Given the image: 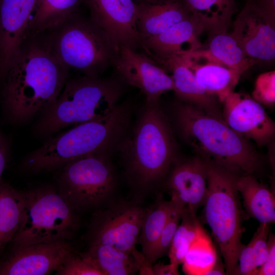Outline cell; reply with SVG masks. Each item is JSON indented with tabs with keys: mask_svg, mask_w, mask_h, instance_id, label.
I'll return each instance as SVG.
<instances>
[{
	"mask_svg": "<svg viewBox=\"0 0 275 275\" xmlns=\"http://www.w3.org/2000/svg\"><path fill=\"white\" fill-rule=\"evenodd\" d=\"M69 71L44 32L26 38L0 84L2 108L8 120L26 123L50 106L62 91Z\"/></svg>",
	"mask_w": 275,
	"mask_h": 275,
	"instance_id": "cell-1",
	"label": "cell"
},
{
	"mask_svg": "<svg viewBox=\"0 0 275 275\" xmlns=\"http://www.w3.org/2000/svg\"><path fill=\"white\" fill-rule=\"evenodd\" d=\"M131 189L141 196L162 185L178 146L159 101H146L119 150Z\"/></svg>",
	"mask_w": 275,
	"mask_h": 275,
	"instance_id": "cell-2",
	"label": "cell"
},
{
	"mask_svg": "<svg viewBox=\"0 0 275 275\" xmlns=\"http://www.w3.org/2000/svg\"><path fill=\"white\" fill-rule=\"evenodd\" d=\"M172 109L178 133L198 156L239 175L261 170L263 159L251 141L224 120L177 99Z\"/></svg>",
	"mask_w": 275,
	"mask_h": 275,
	"instance_id": "cell-3",
	"label": "cell"
},
{
	"mask_svg": "<svg viewBox=\"0 0 275 275\" xmlns=\"http://www.w3.org/2000/svg\"><path fill=\"white\" fill-rule=\"evenodd\" d=\"M132 111L129 102L124 101L101 118L48 139L24 158L21 168L34 174L50 172L90 154H113L119 150L129 130Z\"/></svg>",
	"mask_w": 275,
	"mask_h": 275,
	"instance_id": "cell-4",
	"label": "cell"
},
{
	"mask_svg": "<svg viewBox=\"0 0 275 275\" xmlns=\"http://www.w3.org/2000/svg\"><path fill=\"white\" fill-rule=\"evenodd\" d=\"M125 84L116 72L108 78L68 79L57 99L41 113L35 133L49 135L107 115L118 104Z\"/></svg>",
	"mask_w": 275,
	"mask_h": 275,
	"instance_id": "cell-5",
	"label": "cell"
},
{
	"mask_svg": "<svg viewBox=\"0 0 275 275\" xmlns=\"http://www.w3.org/2000/svg\"><path fill=\"white\" fill-rule=\"evenodd\" d=\"M58 59L69 69L98 77L113 65L119 54L109 35L78 11L44 32Z\"/></svg>",
	"mask_w": 275,
	"mask_h": 275,
	"instance_id": "cell-6",
	"label": "cell"
},
{
	"mask_svg": "<svg viewBox=\"0 0 275 275\" xmlns=\"http://www.w3.org/2000/svg\"><path fill=\"white\" fill-rule=\"evenodd\" d=\"M21 207L12 247L69 241L78 229L79 212L51 185L21 191Z\"/></svg>",
	"mask_w": 275,
	"mask_h": 275,
	"instance_id": "cell-7",
	"label": "cell"
},
{
	"mask_svg": "<svg viewBox=\"0 0 275 275\" xmlns=\"http://www.w3.org/2000/svg\"><path fill=\"white\" fill-rule=\"evenodd\" d=\"M204 160L207 186L205 220L223 258L226 274H234L243 232L242 211L236 188L239 175Z\"/></svg>",
	"mask_w": 275,
	"mask_h": 275,
	"instance_id": "cell-8",
	"label": "cell"
},
{
	"mask_svg": "<svg viewBox=\"0 0 275 275\" xmlns=\"http://www.w3.org/2000/svg\"><path fill=\"white\" fill-rule=\"evenodd\" d=\"M111 156L93 153L56 171L58 190L78 212L96 211L114 200L118 178Z\"/></svg>",
	"mask_w": 275,
	"mask_h": 275,
	"instance_id": "cell-9",
	"label": "cell"
},
{
	"mask_svg": "<svg viewBox=\"0 0 275 275\" xmlns=\"http://www.w3.org/2000/svg\"><path fill=\"white\" fill-rule=\"evenodd\" d=\"M146 211L136 202L114 200L96 210L87 233L88 246L108 245L139 254L135 245Z\"/></svg>",
	"mask_w": 275,
	"mask_h": 275,
	"instance_id": "cell-10",
	"label": "cell"
},
{
	"mask_svg": "<svg viewBox=\"0 0 275 275\" xmlns=\"http://www.w3.org/2000/svg\"><path fill=\"white\" fill-rule=\"evenodd\" d=\"M224 121L233 130L259 147L273 141L275 123L263 106L248 94L230 92L222 102Z\"/></svg>",
	"mask_w": 275,
	"mask_h": 275,
	"instance_id": "cell-11",
	"label": "cell"
},
{
	"mask_svg": "<svg viewBox=\"0 0 275 275\" xmlns=\"http://www.w3.org/2000/svg\"><path fill=\"white\" fill-rule=\"evenodd\" d=\"M75 251L69 241L12 247L0 261V275H47L54 272Z\"/></svg>",
	"mask_w": 275,
	"mask_h": 275,
	"instance_id": "cell-12",
	"label": "cell"
},
{
	"mask_svg": "<svg viewBox=\"0 0 275 275\" xmlns=\"http://www.w3.org/2000/svg\"><path fill=\"white\" fill-rule=\"evenodd\" d=\"M113 67L126 84L142 92L146 101H159L162 94L173 90L171 76L148 56L127 46L119 47Z\"/></svg>",
	"mask_w": 275,
	"mask_h": 275,
	"instance_id": "cell-13",
	"label": "cell"
},
{
	"mask_svg": "<svg viewBox=\"0 0 275 275\" xmlns=\"http://www.w3.org/2000/svg\"><path fill=\"white\" fill-rule=\"evenodd\" d=\"M246 56L258 63H270L275 58V25L246 0L232 23L230 33Z\"/></svg>",
	"mask_w": 275,
	"mask_h": 275,
	"instance_id": "cell-14",
	"label": "cell"
},
{
	"mask_svg": "<svg viewBox=\"0 0 275 275\" xmlns=\"http://www.w3.org/2000/svg\"><path fill=\"white\" fill-rule=\"evenodd\" d=\"M89 17L111 37L117 47L142 49L136 26L137 5L133 0H84Z\"/></svg>",
	"mask_w": 275,
	"mask_h": 275,
	"instance_id": "cell-15",
	"label": "cell"
},
{
	"mask_svg": "<svg viewBox=\"0 0 275 275\" xmlns=\"http://www.w3.org/2000/svg\"><path fill=\"white\" fill-rule=\"evenodd\" d=\"M38 0H0V84L17 60Z\"/></svg>",
	"mask_w": 275,
	"mask_h": 275,
	"instance_id": "cell-16",
	"label": "cell"
},
{
	"mask_svg": "<svg viewBox=\"0 0 275 275\" xmlns=\"http://www.w3.org/2000/svg\"><path fill=\"white\" fill-rule=\"evenodd\" d=\"M162 185L171 200L196 213L204 205L207 193L206 162L199 156L172 164Z\"/></svg>",
	"mask_w": 275,
	"mask_h": 275,
	"instance_id": "cell-17",
	"label": "cell"
},
{
	"mask_svg": "<svg viewBox=\"0 0 275 275\" xmlns=\"http://www.w3.org/2000/svg\"><path fill=\"white\" fill-rule=\"evenodd\" d=\"M166 71L172 72L174 91L177 99L194 105L223 120L222 103L207 93L198 83L192 70L180 53L172 55L156 63Z\"/></svg>",
	"mask_w": 275,
	"mask_h": 275,
	"instance_id": "cell-18",
	"label": "cell"
},
{
	"mask_svg": "<svg viewBox=\"0 0 275 275\" xmlns=\"http://www.w3.org/2000/svg\"><path fill=\"white\" fill-rule=\"evenodd\" d=\"M206 31L203 24L191 15L158 35L142 39V49L155 63L184 51L182 46L188 43L190 50L201 48L200 36ZM189 50V51H190Z\"/></svg>",
	"mask_w": 275,
	"mask_h": 275,
	"instance_id": "cell-19",
	"label": "cell"
},
{
	"mask_svg": "<svg viewBox=\"0 0 275 275\" xmlns=\"http://www.w3.org/2000/svg\"><path fill=\"white\" fill-rule=\"evenodd\" d=\"M200 85L222 103L234 91L241 74L213 58L202 47L180 53Z\"/></svg>",
	"mask_w": 275,
	"mask_h": 275,
	"instance_id": "cell-20",
	"label": "cell"
},
{
	"mask_svg": "<svg viewBox=\"0 0 275 275\" xmlns=\"http://www.w3.org/2000/svg\"><path fill=\"white\" fill-rule=\"evenodd\" d=\"M136 5V26L142 39L158 35L192 15L184 0H154Z\"/></svg>",
	"mask_w": 275,
	"mask_h": 275,
	"instance_id": "cell-21",
	"label": "cell"
},
{
	"mask_svg": "<svg viewBox=\"0 0 275 275\" xmlns=\"http://www.w3.org/2000/svg\"><path fill=\"white\" fill-rule=\"evenodd\" d=\"M104 275L149 274L151 266L141 252L135 255L113 246L97 244L88 246L85 252Z\"/></svg>",
	"mask_w": 275,
	"mask_h": 275,
	"instance_id": "cell-22",
	"label": "cell"
},
{
	"mask_svg": "<svg viewBox=\"0 0 275 275\" xmlns=\"http://www.w3.org/2000/svg\"><path fill=\"white\" fill-rule=\"evenodd\" d=\"M236 188L242 198L248 218H255L260 223H274V195L254 175L238 176Z\"/></svg>",
	"mask_w": 275,
	"mask_h": 275,
	"instance_id": "cell-23",
	"label": "cell"
},
{
	"mask_svg": "<svg viewBox=\"0 0 275 275\" xmlns=\"http://www.w3.org/2000/svg\"><path fill=\"white\" fill-rule=\"evenodd\" d=\"M236 0H184L192 15L208 33L227 32L236 8Z\"/></svg>",
	"mask_w": 275,
	"mask_h": 275,
	"instance_id": "cell-24",
	"label": "cell"
},
{
	"mask_svg": "<svg viewBox=\"0 0 275 275\" xmlns=\"http://www.w3.org/2000/svg\"><path fill=\"white\" fill-rule=\"evenodd\" d=\"M224 65L241 75L257 62L248 57L230 33H208L207 43L202 47Z\"/></svg>",
	"mask_w": 275,
	"mask_h": 275,
	"instance_id": "cell-25",
	"label": "cell"
},
{
	"mask_svg": "<svg viewBox=\"0 0 275 275\" xmlns=\"http://www.w3.org/2000/svg\"><path fill=\"white\" fill-rule=\"evenodd\" d=\"M175 205L176 203L172 200L159 199L146 209L138 243L151 265L159 236Z\"/></svg>",
	"mask_w": 275,
	"mask_h": 275,
	"instance_id": "cell-26",
	"label": "cell"
},
{
	"mask_svg": "<svg viewBox=\"0 0 275 275\" xmlns=\"http://www.w3.org/2000/svg\"><path fill=\"white\" fill-rule=\"evenodd\" d=\"M84 0H38L25 39L45 32L77 11Z\"/></svg>",
	"mask_w": 275,
	"mask_h": 275,
	"instance_id": "cell-27",
	"label": "cell"
},
{
	"mask_svg": "<svg viewBox=\"0 0 275 275\" xmlns=\"http://www.w3.org/2000/svg\"><path fill=\"white\" fill-rule=\"evenodd\" d=\"M21 198L20 190L0 182V255L10 243L19 226Z\"/></svg>",
	"mask_w": 275,
	"mask_h": 275,
	"instance_id": "cell-28",
	"label": "cell"
},
{
	"mask_svg": "<svg viewBox=\"0 0 275 275\" xmlns=\"http://www.w3.org/2000/svg\"><path fill=\"white\" fill-rule=\"evenodd\" d=\"M217 258L215 246L204 230L188 250L182 263L183 271L188 275H205Z\"/></svg>",
	"mask_w": 275,
	"mask_h": 275,
	"instance_id": "cell-29",
	"label": "cell"
},
{
	"mask_svg": "<svg viewBox=\"0 0 275 275\" xmlns=\"http://www.w3.org/2000/svg\"><path fill=\"white\" fill-rule=\"evenodd\" d=\"M204 230L196 213L184 208L168 252L170 263L177 266L182 264L190 246Z\"/></svg>",
	"mask_w": 275,
	"mask_h": 275,
	"instance_id": "cell-30",
	"label": "cell"
},
{
	"mask_svg": "<svg viewBox=\"0 0 275 275\" xmlns=\"http://www.w3.org/2000/svg\"><path fill=\"white\" fill-rule=\"evenodd\" d=\"M56 275H104L86 252H75L55 272Z\"/></svg>",
	"mask_w": 275,
	"mask_h": 275,
	"instance_id": "cell-31",
	"label": "cell"
},
{
	"mask_svg": "<svg viewBox=\"0 0 275 275\" xmlns=\"http://www.w3.org/2000/svg\"><path fill=\"white\" fill-rule=\"evenodd\" d=\"M175 202V207L163 228L157 243L152 258V264L159 258L168 254L173 237L180 223L184 207L179 203Z\"/></svg>",
	"mask_w": 275,
	"mask_h": 275,
	"instance_id": "cell-32",
	"label": "cell"
},
{
	"mask_svg": "<svg viewBox=\"0 0 275 275\" xmlns=\"http://www.w3.org/2000/svg\"><path fill=\"white\" fill-rule=\"evenodd\" d=\"M252 98L261 104L269 107L275 104V71L262 73L258 76L252 93Z\"/></svg>",
	"mask_w": 275,
	"mask_h": 275,
	"instance_id": "cell-33",
	"label": "cell"
},
{
	"mask_svg": "<svg viewBox=\"0 0 275 275\" xmlns=\"http://www.w3.org/2000/svg\"><path fill=\"white\" fill-rule=\"evenodd\" d=\"M269 224L260 223L249 242L258 269L264 263L267 256V239L269 233Z\"/></svg>",
	"mask_w": 275,
	"mask_h": 275,
	"instance_id": "cell-34",
	"label": "cell"
},
{
	"mask_svg": "<svg viewBox=\"0 0 275 275\" xmlns=\"http://www.w3.org/2000/svg\"><path fill=\"white\" fill-rule=\"evenodd\" d=\"M258 270V268L256 265L250 244H242L239 252L237 265L234 274L257 275Z\"/></svg>",
	"mask_w": 275,
	"mask_h": 275,
	"instance_id": "cell-35",
	"label": "cell"
},
{
	"mask_svg": "<svg viewBox=\"0 0 275 275\" xmlns=\"http://www.w3.org/2000/svg\"><path fill=\"white\" fill-rule=\"evenodd\" d=\"M268 254L264 263L259 268L257 275L275 274V236L269 234L267 239Z\"/></svg>",
	"mask_w": 275,
	"mask_h": 275,
	"instance_id": "cell-36",
	"label": "cell"
},
{
	"mask_svg": "<svg viewBox=\"0 0 275 275\" xmlns=\"http://www.w3.org/2000/svg\"><path fill=\"white\" fill-rule=\"evenodd\" d=\"M253 2L261 14L275 25V0H253Z\"/></svg>",
	"mask_w": 275,
	"mask_h": 275,
	"instance_id": "cell-37",
	"label": "cell"
},
{
	"mask_svg": "<svg viewBox=\"0 0 275 275\" xmlns=\"http://www.w3.org/2000/svg\"><path fill=\"white\" fill-rule=\"evenodd\" d=\"M9 158V147L3 133L0 130V182L2 174L5 169Z\"/></svg>",
	"mask_w": 275,
	"mask_h": 275,
	"instance_id": "cell-38",
	"label": "cell"
},
{
	"mask_svg": "<svg viewBox=\"0 0 275 275\" xmlns=\"http://www.w3.org/2000/svg\"><path fill=\"white\" fill-rule=\"evenodd\" d=\"M153 275H179L178 266L171 263H154L151 266Z\"/></svg>",
	"mask_w": 275,
	"mask_h": 275,
	"instance_id": "cell-39",
	"label": "cell"
},
{
	"mask_svg": "<svg viewBox=\"0 0 275 275\" xmlns=\"http://www.w3.org/2000/svg\"><path fill=\"white\" fill-rule=\"evenodd\" d=\"M224 275L226 274L224 264H223L219 257L213 266L207 271L205 275Z\"/></svg>",
	"mask_w": 275,
	"mask_h": 275,
	"instance_id": "cell-40",
	"label": "cell"
},
{
	"mask_svg": "<svg viewBox=\"0 0 275 275\" xmlns=\"http://www.w3.org/2000/svg\"><path fill=\"white\" fill-rule=\"evenodd\" d=\"M154 0H133V1L136 4H139L144 3L150 2Z\"/></svg>",
	"mask_w": 275,
	"mask_h": 275,
	"instance_id": "cell-41",
	"label": "cell"
}]
</instances>
